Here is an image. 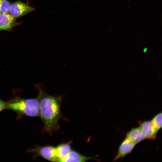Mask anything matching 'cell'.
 <instances>
[{
	"label": "cell",
	"mask_w": 162,
	"mask_h": 162,
	"mask_svg": "<svg viewBox=\"0 0 162 162\" xmlns=\"http://www.w3.org/2000/svg\"><path fill=\"white\" fill-rule=\"evenodd\" d=\"M35 87L39 92L37 98L40 108V117L44 124V130L51 134L59 128L58 122L62 117L60 109L63 97L50 95L40 85L37 84Z\"/></svg>",
	"instance_id": "6da1fadb"
},
{
	"label": "cell",
	"mask_w": 162,
	"mask_h": 162,
	"mask_svg": "<svg viewBox=\"0 0 162 162\" xmlns=\"http://www.w3.org/2000/svg\"><path fill=\"white\" fill-rule=\"evenodd\" d=\"M5 110L13 111L21 116H40L39 104L37 98L25 99L15 97L6 102Z\"/></svg>",
	"instance_id": "7a4b0ae2"
},
{
	"label": "cell",
	"mask_w": 162,
	"mask_h": 162,
	"mask_svg": "<svg viewBox=\"0 0 162 162\" xmlns=\"http://www.w3.org/2000/svg\"><path fill=\"white\" fill-rule=\"evenodd\" d=\"M27 152L33 155L34 159L38 157L52 162H58L56 147L52 146H35L33 148H28Z\"/></svg>",
	"instance_id": "3957f363"
},
{
	"label": "cell",
	"mask_w": 162,
	"mask_h": 162,
	"mask_svg": "<svg viewBox=\"0 0 162 162\" xmlns=\"http://www.w3.org/2000/svg\"><path fill=\"white\" fill-rule=\"evenodd\" d=\"M35 10V8L23 2L17 1L11 4L10 14L14 18L23 16Z\"/></svg>",
	"instance_id": "277c9868"
},
{
	"label": "cell",
	"mask_w": 162,
	"mask_h": 162,
	"mask_svg": "<svg viewBox=\"0 0 162 162\" xmlns=\"http://www.w3.org/2000/svg\"><path fill=\"white\" fill-rule=\"evenodd\" d=\"M136 144L131 140L126 138L120 145L118 153L115 156L114 160H117L120 158L124 157L131 152Z\"/></svg>",
	"instance_id": "5b68a950"
},
{
	"label": "cell",
	"mask_w": 162,
	"mask_h": 162,
	"mask_svg": "<svg viewBox=\"0 0 162 162\" xmlns=\"http://www.w3.org/2000/svg\"><path fill=\"white\" fill-rule=\"evenodd\" d=\"M146 137L148 139H154L157 132L151 121H144L140 124L139 127Z\"/></svg>",
	"instance_id": "8992f818"
},
{
	"label": "cell",
	"mask_w": 162,
	"mask_h": 162,
	"mask_svg": "<svg viewBox=\"0 0 162 162\" xmlns=\"http://www.w3.org/2000/svg\"><path fill=\"white\" fill-rule=\"evenodd\" d=\"M15 23V18L10 14L2 13L0 15V31L10 30Z\"/></svg>",
	"instance_id": "52a82bcc"
},
{
	"label": "cell",
	"mask_w": 162,
	"mask_h": 162,
	"mask_svg": "<svg viewBox=\"0 0 162 162\" xmlns=\"http://www.w3.org/2000/svg\"><path fill=\"white\" fill-rule=\"evenodd\" d=\"M93 158L86 156L72 150L66 156L60 160V162H84Z\"/></svg>",
	"instance_id": "ba28073f"
},
{
	"label": "cell",
	"mask_w": 162,
	"mask_h": 162,
	"mask_svg": "<svg viewBox=\"0 0 162 162\" xmlns=\"http://www.w3.org/2000/svg\"><path fill=\"white\" fill-rule=\"evenodd\" d=\"M71 141L59 144L56 147L58 162L66 156L72 150L70 144Z\"/></svg>",
	"instance_id": "9c48e42d"
},
{
	"label": "cell",
	"mask_w": 162,
	"mask_h": 162,
	"mask_svg": "<svg viewBox=\"0 0 162 162\" xmlns=\"http://www.w3.org/2000/svg\"><path fill=\"white\" fill-rule=\"evenodd\" d=\"M126 136V138L130 139L136 144L146 139L139 127L132 129L127 134Z\"/></svg>",
	"instance_id": "30bf717a"
},
{
	"label": "cell",
	"mask_w": 162,
	"mask_h": 162,
	"mask_svg": "<svg viewBox=\"0 0 162 162\" xmlns=\"http://www.w3.org/2000/svg\"><path fill=\"white\" fill-rule=\"evenodd\" d=\"M156 131L162 128V112L156 115L151 121Z\"/></svg>",
	"instance_id": "8fae6325"
},
{
	"label": "cell",
	"mask_w": 162,
	"mask_h": 162,
	"mask_svg": "<svg viewBox=\"0 0 162 162\" xmlns=\"http://www.w3.org/2000/svg\"><path fill=\"white\" fill-rule=\"evenodd\" d=\"M11 5L10 2L7 0H0V9L2 13H9Z\"/></svg>",
	"instance_id": "7c38bea8"
},
{
	"label": "cell",
	"mask_w": 162,
	"mask_h": 162,
	"mask_svg": "<svg viewBox=\"0 0 162 162\" xmlns=\"http://www.w3.org/2000/svg\"><path fill=\"white\" fill-rule=\"evenodd\" d=\"M6 102L2 100L0 98V112L5 110Z\"/></svg>",
	"instance_id": "4fadbf2b"
},
{
	"label": "cell",
	"mask_w": 162,
	"mask_h": 162,
	"mask_svg": "<svg viewBox=\"0 0 162 162\" xmlns=\"http://www.w3.org/2000/svg\"><path fill=\"white\" fill-rule=\"evenodd\" d=\"M2 13V12H1V10H0V15Z\"/></svg>",
	"instance_id": "5bb4252c"
}]
</instances>
